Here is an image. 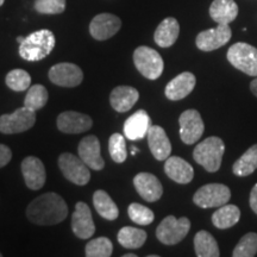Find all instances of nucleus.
Instances as JSON below:
<instances>
[{
  "mask_svg": "<svg viewBox=\"0 0 257 257\" xmlns=\"http://www.w3.org/2000/svg\"><path fill=\"white\" fill-rule=\"evenodd\" d=\"M68 207L56 193H44L31 201L27 208V217L37 225H55L66 219Z\"/></svg>",
  "mask_w": 257,
  "mask_h": 257,
  "instance_id": "f257e3e1",
  "label": "nucleus"
},
{
  "mask_svg": "<svg viewBox=\"0 0 257 257\" xmlns=\"http://www.w3.org/2000/svg\"><path fill=\"white\" fill-rule=\"evenodd\" d=\"M55 36L50 30L42 29L24 38L19 44V55L29 62H37L50 55L55 48Z\"/></svg>",
  "mask_w": 257,
  "mask_h": 257,
  "instance_id": "f03ea898",
  "label": "nucleus"
},
{
  "mask_svg": "<svg viewBox=\"0 0 257 257\" xmlns=\"http://www.w3.org/2000/svg\"><path fill=\"white\" fill-rule=\"evenodd\" d=\"M225 152V144L219 137L212 136L204 140L195 147L193 159L207 172L216 173L219 170Z\"/></svg>",
  "mask_w": 257,
  "mask_h": 257,
  "instance_id": "7ed1b4c3",
  "label": "nucleus"
},
{
  "mask_svg": "<svg viewBox=\"0 0 257 257\" xmlns=\"http://www.w3.org/2000/svg\"><path fill=\"white\" fill-rule=\"evenodd\" d=\"M227 61L236 69L246 75L257 76V49L244 42H238L231 46L226 54Z\"/></svg>",
  "mask_w": 257,
  "mask_h": 257,
  "instance_id": "20e7f679",
  "label": "nucleus"
},
{
  "mask_svg": "<svg viewBox=\"0 0 257 257\" xmlns=\"http://www.w3.org/2000/svg\"><path fill=\"white\" fill-rule=\"evenodd\" d=\"M134 63L144 78L156 80L162 75L165 63L161 55L153 48L138 47L134 53Z\"/></svg>",
  "mask_w": 257,
  "mask_h": 257,
  "instance_id": "39448f33",
  "label": "nucleus"
},
{
  "mask_svg": "<svg viewBox=\"0 0 257 257\" xmlns=\"http://www.w3.org/2000/svg\"><path fill=\"white\" fill-rule=\"evenodd\" d=\"M191 229V221L188 218H175L168 216L161 221L156 229V237L161 243L166 245H174L181 242L187 236Z\"/></svg>",
  "mask_w": 257,
  "mask_h": 257,
  "instance_id": "423d86ee",
  "label": "nucleus"
},
{
  "mask_svg": "<svg viewBox=\"0 0 257 257\" xmlns=\"http://www.w3.org/2000/svg\"><path fill=\"white\" fill-rule=\"evenodd\" d=\"M231 198V191L221 184H208L195 192L193 202L201 208L220 207L227 204Z\"/></svg>",
  "mask_w": 257,
  "mask_h": 257,
  "instance_id": "0eeeda50",
  "label": "nucleus"
},
{
  "mask_svg": "<svg viewBox=\"0 0 257 257\" xmlns=\"http://www.w3.org/2000/svg\"><path fill=\"white\" fill-rule=\"evenodd\" d=\"M36 123V113L28 107L17 108L14 113L0 115V133L15 135L28 131Z\"/></svg>",
  "mask_w": 257,
  "mask_h": 257,
  "instance_id": "6e6552de",
  "label": "nucleus"
},
{
  "mask_svg": "<svg viewBox=\"0 0 257 257\" xmlns=\"http://www.w3.org/2000/svg\"><path fill=\"white\" fill-rule=\"evenodd\" d=\"M59 167L67 180L78 186H85L91 179L88 167L86 163L70 153H63L59 157Z\"/></svg>",
  "mask_w": 257,
  "mask_h": 257,
  "instance_id": "1a4fd4ad",
  "label": "nucleus"
},
{
  "mask_svg": "<svg viewBox=\"0 0 257 257\" xmlns=\"http://www.w3.org/2000/svg\"><path fill=\"white\" fill-rule=\"evenodd\" d=\"M180 138L185 144L197 143L205 131V124L200 113L197 110L182 112L179 118Z\"/></svg>",
  "mask_w": 257,
  "mask_h": 257,
  "instance_id": "9d476101",
  "label": "nucleus"
},
{
  "mask_svg": "<svg viewBox=\"0 0 257 257\" xmlns=\"http://www.w3.org/2000/svg\"><path fill=\"white\" fill-rule=\"evenodd\" d=\"M49 79L61 87H76L83 80V73L74 63H57L49 69Z\"/></svg>",
  "mask_w": 257,
  "mask_h": 257,
  "instance_id": "9b49d317",
  "label": "nucleus"
},
{
  "mask_svg": "<svg viewBox=\"0 0 257 257\" xmlns=\"http://www.w3.org/2000/svg\"><path fill=\"white\" fill-rule=\"evenodd\" d=\"M231 29L229 24H218L217 28L201 31L197 36L195 44L202 51H213L225 46L230 41Z\"/></svg>",
  "mask_w": 257,
  "mask_h": 257,
  "instance_id": "f8f14e48",
  "label": "nucleus"
},
{
  "mask_svg": "<svg viewBox=\"0 0 257 257\" xmlns=\"http://www.w3.org/2000/svg\"><path fill=\"white\" fill-rule=\"evenodd\" d=\"M72 230L80 239H88L95 232V225L88 205L79 201L72 217Z\"/></svg>",
  "mask_w": 257,
  "mask_h": 257,
  "instance_id": "ddd939ff",
  "label": "nucleus"
},
{
  "mask_svg": "<svg viewBox=\"0 0 257 257\" xmlns=\"http://www.w3.org/2000/svg\"><path fill=\"white\" fill-rule=\"evenodd\" d=\"M121 22L117 16L100 14L95 16L89 24V32L96 41H105L113 37L120 30Z\"/></svg>",
  "mask_w": 257,
  "mask_h": 257,
  "instance_id": "4468645a",
  "label": "nucleus"
},
{
  "mask_svg": "<svg viewBox=\"0 0 257 257\" xmlns=\"http://www.w3.org/2000/svg\"><path fill=\"white\" fill-rule=\"evenodd\" d=\"M57 127L64 134H81L89 130L93 125V120L89 115L80 113L76 111L62 112L57 117Z\"/></svg>",
  "mask_w": 257,
  "mask_h": 257,
  "instance_id": "2eb2a0df",
  "label": "nucleus"
},
{
  "mask_svg": "<svg viewBox=\"0 0 257 257\" xmlns=\"http://www.w3.org/2000/svg\"><path fill=\"white\" fill-rule=\"evenodd\" d=\"M22 173L25 184L32 191H38L46 184V168L38 157H25L22 162Z\"/></svg>",
  "mask_w": 257,
  "mask_h": 257,
  "instance_id": "dca6fc26",
  "label": "nucleus"
},
{
  "mask_svg": "<svg viewBox=\"0 0 257 257\" xmlns=\"http://www.w3.org/2000/svg\"><path fill=\"white\" fill-rule=\"evenodd\" d=\"M79 157L88 168L93 170H101L105 167V161L100 154V142L96 136H86L79 143Z\"/></svg>",
  "mask_w": 257,
  "mask_h": 257,
  "instance_id": "f3484780",
  "label": "nucleus"
},
{
  "mask_svg": "<svg viewBox=\"0 0 257 257\" xmlns=\"http://www.w3.org/2000/svg\"><path fill=\"white\" fill-rule=\"evenodd\" d=\"M134 186L138 194L148 202L160 200L163 194V188L160 180L150 173H140L134 178Z\"/></svg>",
  "mask_w": 257,
  "mask_h": 257,
  "instance_id": "a211bd4d",
  "label": "nucleus"
},
{
  "mask_svg": "<svg viewBox=\"0 0 257 257\" xmlns=\"http://www.w3.org/2000/svg\"><path fill=\"white\" fill-rule=\"evenodd\" d=\"M147 137L153 156L157 161H166L168 159L172 153V144L165 128L159 125H152V127L148 131Z\"/></svg>",
  "mask_w": 257,
  "mask_h": 257,
  "instance_id": "6ab92c4d",
  "label": "nucleus"
},
{
  "mask_svg": "<svg viewBox=\"0 0 257 257\" xmlns=\"http://www.w3.org/2000/svg\"><path fill=\"white\" fill-rule=\"evenodd\" d=\"M152 127V119L147 111L138 110L131 114L124 123V135L127 140L138 141L143 140Z\"/></svg>",
  "mask_w": 257,
  "mask_h": 257,
  "instance_id": "aec40b11",
  "label": "nucleus"
},
{
  "mask_svg": "<svg viewBox=\"0 0 257 257\" xmlns=\"http://www.w3.org/2000/svg\"><path fill=\"white\" fill-rule=\"evenodd\" d=\"M195 83H197V79L194 74L184 72L168 82V85L166 86L165 94L169 100H181L191 94L195 87Z\"/></svg>",
  "mask_w": 257,
  "mask_h": 257,
  "instance_id": "412c9836",
  "label": "nucleus"
},
{
  "mask_svg": "<svg viewBox=\"0 0 257 257\" xmlns=\"http://www.w3.org/2000/svg\"><path fill=\"white\" fill-rule=\"evenodd\" d=\"M165 173L169 179L180 185H187L194 178L193 167L179 156H169L166 160Z\"/></svg>",
  "mask_w": 257,
  "mask_h": 257,
  "instance_id": "4be33fe9",
  "label": "nucleus"
},
{
  "mask_svg": "<svg viewBox=\"0 0 257 257\" xmlns=\"http://www.w3.org/2000/svg\"><path fill=\"white\" fill-rule=\"evenodd\" d=\"M138 99H140V93L131 86H118L111 92L110 95L111 106L120 113L131 110Z\"/></svg>",
  "mask_w": 257,
  "mask_h": 257,
  "instance_id": "5701e85b",
  "label": "nucleus"
},
{
  "mask_svg": "<svg viewBox=\"0 0 257 257\" xmlns=\"http://www.w3.org/2000/svg\"><path fill=\"white\" fill-rule=\"evenodd\" d=\"M180 34V25L175 18L168 17L157 27L154 40L161 48H169L175 43Z\"/></svg>",
  "mask_w": 257,
  "mask_h": 257,
  "instance_id": "b1692460",
  "label": "nucleus"
},
{
  "mask_svg": "<svg viewBox=\"0 0 257 257\" xmlns=\"http://www.w3.org/2000/svg\"><path fill=\"white\" fill-rule=\"evenodd\" d=\"M210 16L218 24H230L238 16L234 0H214L210 6Z\"/></svg>",
  "mask_w": 257,
  "mask_h": 257,
  "instance_id": "393cba45",
  "label": "nucleus"
},
{
  "mask_svg": "<svg viewBox=\"0 0 257 257\" xmlns=\"http://www.w3.org/2000/svg\"><path fill=\"white\" fill-rule=\"evenodd\" d=\"M240 211L236 205H223L212 214V223L220 230L230 229L238 223Z\"/></svg>",
  "mask_w": 257,
  "mask_h": 257,
  "instance_id": "a878e982",
  "label": "nucleus"
},
{
  "mask_svg": "<svg viewBox=\"0 0 257 257\" xmlns=\"http://www.w3.org/2000/svg\"><path fill=\"white\" fill-rule=\"evenodd\" d=\"M93 205H94L98 214H100L105 219L114 220L119 216V210H118L115 202L102 189H99L93 194Z\"/></svg>",
  "mask_w": 257,
  "mask_h": 257,
  "instance_id": "bb28decb",
  "label": "nucleus"
},
{
  "mask_svg": "<svg viewBox=\"0 0 257 257\" xmlns=\"http://www.w3.org/2000/svg\"><path fill=\"white\" fill-rule=\"evenodd\" d=\"M194 249L198 257H218L220 255L217 240L207 231H199L194 237Z\"/></svg>",
  "mask_w": 257,
  "mask_h": 257,
  "instance_id": "cd10ccee",
  "label": "nucleus"
},
{
  "mask_svg": "<svg viewBox=\"0 0 257 257\" xmlns=\"http://www.w3.org/2000/svg\"><path fill=\"white\" fill-rule=\"evenodd\" d=\"M146 240L147 232L137 227L124 226L118 232V242L125 249H140Z\"/></svg>",
  "mask_w": 257,
  "mask_h": 257,
  "instance_id": "c85d7f7f",
  "label": "nucleus"
},
{
  "mask_svg": "<svg viewBox=\"0 0 257 257\" xmlns=\"http://www.w3.org/2000/svg\"><path fill=\"white\" fill-rule=\"evenodd\" d=\"M257 169V144L250 147L238 160L234 162L232 172L237 176H248Z\"/></svg>",
  "mask_w": 257,
  "mask_h": 257,
  "instance_id": "c756f323",
  "label": "nucleus"
},
{
  "mask_svg": "<svg viewBox=\"0 0 257 257\" xmlns=\"http://www.w3.org/2000/svg\"><path fill=\"white\" fill-rule=\"evenodd\" d=\"M48 91L44 86L34 85L29 88L27 96L24 99V106L29 110L35 111L41 110L47 105L48 101Z\"/></svg>",
  "mask_w": 257,
  "mask_h": 257,
  "instance_id": "7c9ffc66",
  "label": "nucleus"
},
{
  "mask_svg": "<svg viewBox=\"0 0 257 257\" xmlns=\"http://www.w3.org/2000/svg\"><path fill=\"white\" fill-rule=\"evenodd\" d=\"M112 251H113V245L106 237H98L89 240L85 248V253L87 257H110Z\"/></svg>",
  "mask_w": 257,
  "mask_h": 257,
  "instance_id": "2f4dec72",
  "label": "nucleus"
},
{
  "mask_svg": "<svg viewBox=\"0 0 257 257\" xmlns=\"http://www.w3.org/2000/svg\"><path fill=\"white\" fill-rule=\"evenodd\" d=\"M6 86L15 92H23L30 88L31 76L23 69H14L9 72L5 79Z\"/></svg>",
  "mask_w": 257,
  "mask_h": 257,
  "instance_id": "473e14b6",
  "label": "nucleus"
},
{
  "mask_svg": "<svg viewBox=\"0 0 257 257\" xmlns=\"http://www.w3.org/2000/svg\"><path fill=\"white\" fill-rule=\"evenodd\" d=\"M257 253V233L249 232L240 238L233 249V257H252Z\"/></svg>",
  "mask_w": 257,
  "mask_h": 257,
  "instance_id": "72a5a7b5",
  "label": "nucleus"
},
{
  "mask_svg": "<svg viewBox=\"0 0 257 257\" xmlns=\"http://www.w3.org/2000/svg\"><path fill=\"white\" fill-rule=\"evenodd\" d=\"M108 152L112 160L117 163H123L127 157L126 142L120 134H113L108 140Z\"/></svg>",
  "mask_w": 257,
  "mask_h": 257,
  "instance_id": "f704fd0d",
  "label": "nucleus"
},
{
  "mask_svg": "<svg viewBox=\"0 0 257 257\" xmlns=\"http://www.w3.org/2000/svg\"><path fill=\"white\" fill-rule=\"evenodd\" d=\"M127 214L134 223L140 225H149L155 219V214L149 207L134 202L127 208Z\"/></svg>",
  "mask_w": 257,
  "mask_h": 257,
  "instance_id": "c9c22d12",
  "label": "nucleus"
},
{
  "mask_svg": "<svg viewBox=\"0 0 257 257\" xmlns=\"http://www.w3.org/2000/svg\"><path fill=\"white\" fill-rule=\"evenodd\" d=\"M35 10L42 15H59L66 10V0H36Z\"/></svg>",
  "mask_w": 257,
  "mask_h": 257,
  "instance_id": "e433bc0d",
  "label": "nucleus"
},
{
  "mask_svg": "<svg viewBox=\"0 0 257 257\" xmlns=\"http://www.w3.org/2000/svg\"><path fill=\"white\" fill-rule=\"evenodd\" d=\"M12 159V152L9 147L0 144V168L5 167Z\"/></svg>",
  "mask_w": 257,
  "mask_h": 257,
  "instance_id": "4c0bfd02",
  "label": "nucleus"
},
{
  "mask_svg": "<svg viewBox=\"0 0 257 257\" xmlns=\"http://www.w3.org/2000/svg\"><path fill=\"white\" fill-rule=\"evenodd\" d=\"M249 202H250V207H251V210L257 214V184L253 186V188L251 189Z\"/></svg>",
  "mask_w": 257,
  "mask_h": 257,
  "instance_id": "58836bf2",
  "label": "nucleus"
},
{
  "mask_svg": "<svg viewBox=\"0 0 257 257\" xmlns=\"http://www.w3.org/2000/svg\"><path fill=\"white\" fill-rule=\"evenodd\" d=\"M250 89H251L253 95L257 96V76H256V79L252 80L251 83H250Z\"/></svg>",
  "mask_w": 257,
  "mask_h": 257,
  "instance_id": "ea45409f",
  "label": "nucleus"
},
{
  "mask_svg": "<svg viewBox=\"0 0 257 257\" xmlns=\"http://www.w3.org/2000/svg\"><path fill=\"white\" fill-rule=\"evenodd\" d=\"M138 153V149L136 147H133L131 148V154H133V155H136V154Z\"/></svg>",
  "mask_w": 257,
  "mask_h": 257,
  "instance_id": "a19ab883",
  "label": "nucleus"
},
{
  "mask_svg": "<svg viewBox=\"0 0 257 257\" xmlns=\"http://www.w3.org/2000/svg\"><path fill=\"white\" fill-rule=\"evenodd\" d=\"M24 38H25V37H22V36H19V37H17V42H18V43H19V44H21V43H22V42H23V41H24Z\"/></svg>",
  "mask_w": 257,
  "mask_h": 257,
  "instance_id": "79ce46f5",
  "label": "nucleus"
},
{
  "mask_svg": "<svg viewBox=\"0 0 257 257\" xmlns=\"http://www.w3.org/2000/svg\"><path fill=\"white\" fill-rule=\"evenodd\" d=\"M124 257H136L135 253H126V255H124Z\"/></svg>",
  "mask_w": 257,
  "mask_h": 257,
  "instance_id": "37998d69",
  "label": "nucleus"
},
{
  "mask_svg": "<svg viewBox=\"0 0 257 257\" xmlns=\"http://www.w3.org/2000/svg\"><path fill=\"white\" fill-rule=\"evenodd\" d=\"M4 2H5V0H0V6L4 4Z\"/></svg>",
  "mask_w": 257,
  "mask_h": 257,
  "instance_id": "c03bdc74",
  "label": "nucleus"
},
{
  "mask_svg": "<svg viewBox=\"0 0 257 257\" xmlns=\"http://www.w3.org/2000/svg\"><path fill=\"white\" fill-rule=\"evenodd\" d=\"M2 256H3V255H2V253H0V257H2Z\"/></svg>",
  "mask_w": 257,
  "mask_h": 257,
  "instance_id": "a18cd8bd",
  "label": "nucleus"
}]
</instances>
